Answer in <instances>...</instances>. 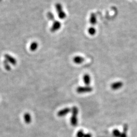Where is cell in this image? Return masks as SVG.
Returning <instances> with one entry per match:
<instances>
[{"instance_id": "18", "label": "cell", "mask_w": 137, "mask_h": 137, "mask_svg": "<svg viewBox=\"0 0 137 137\" xmlns=\"http://www.w3.org/2000/svg\"><path fill=\"white\" fill-rule=\"evenodd\" d=\"M84 134L82 130H80L77 133V137H84Z\"/></svg>"}, {"instance_id": "13", "label": "cell", "mask_w": 137, "mask_h": 137, "mask_svg": "<svg viewBox=\"0 0 137 137\" xmlns=\"http://www.w3.org/2000/svg\"><path fill=\"white\" fill-rule=\"evenodd\" d=\"M47 17L49 20H50L53 22L55 20L54 15L51 12H48L47 13Z\"/></svg>"}, {"instance_id": "20", "label": "cell", "mask_w": 137, "mask_h": 137, "mask_svg": "<svg viewBox=\"0 0 137 137\" xmlns=\"http://www.w3.org/2000/svg\"><path fill=\"white\" fill-rule=\"evenodd\" d=\"M2 1V0H0V2H1Z\"/></svg>"}, {"instance_id": "16", "label": "cell", "mask_w": 137, "mask_h": 137, "mask_svg": "<svg viewBox=\"0 0 137 137\" xmlns=\"http://www.w3.org/2000/svg\"><path fill=\"white\" fill-rule=\"evenodd\" d=\"M113 135L115 137H120V135H121V133L120 132V131L118 129H115L113 131Z\"/></svg>"}, {"instance_id": "6", "label": "cell", "mask_w": 137, "mask_h": 137, "mask_svg": "<svg viewBox=\"0 0 137 137\" xmlns=\"http://www.w3.org/2000/svg\"><path fill=\"white\" fill-rule=\"evenodd\" d=\"M71 111V110L69 108H66L63 109L58 112L57 116L58 117H64L69 113Z\"/></svg>"}, {"instance_id": "1", "label": "cell", "mask_w": 137, "mask_h": 137, "mask_svg": "<svg viewBox=\"0 0 137 137\" xmlns=\"http://www.w3.org/2000/svg\"><path fill=\"white\" fill-rule=\"evenodd\" d=\"M78 114V109L76 106H74L72 108V116L71 117V124L73 126H77L78 118L77 116Z\"/></svg>"}, {"instance_id": "19", "label": "cell", "mask_w": 137, "mask_h": 137, "mask_svg": "<svg viewBox=\"0 0 137 137\" xmlns=\"http://www.w3.org/2000/svg\"><path fill=\"white\" fill-rule=\"evenodd\" d=\"M84 137H92V135L90 133H87V134H85Z\"/></svg>"}, {"instance_id": "12", "label": "cell", "mask_w": 137, "mask_h": 137, "mask_svg": "<svg viewBox=\"0 0 137 137\" xmlns=\"http://www.w3.org/2000/svg\"><path fill=\"white\" fill-rule=\"evenodd\" d=\"M38 43L37 42H32L30 46V50L34 52L35 51L37 50V49L38 48Z\"/></svg>"}, {"instance_id": "5", "label": "cell", "mask_w": 137, "mask_h": 137, "mask_svg": "<svg viewBox=\"0 0 137 137\" xmlns=\"http://www.w3.org/2000/svg\"><path fill=\"white\" fill-rule=\"evenodd\" d=\"M4 57L5 59L9 63H10L13 65H16L17 64V60L16 59L11 56L8 54H5L4 55Z\"/></svg>"}, {"instance_id": "10", "label": "cell", "mask_w": 137, "mask_h": 137, "mask_svg": "<svg viewBox=\"0 0 137 137\" xmlns=\"http://www.w3.org/2000/svg\"><path fill=\"white\" fill-rule=\"evenodd\" d=\"M90 22L91 23V25H95L97 23V16L94 13H91L90 16Z\"/></svg>"}, {"instance_id": "2", "label": "cell", "mask_w": 137, "mask_h": 137, "mask_svg": "<svg viewBox=\"0 0 137 137\" xmlns=\"http://www.w3.org/2000/svg\"><path fill=\"white\" fill-rule=\"evenodd\" d=\"M55 8L56 11L57 12L58 18L60 19H65L67 17V15L66 12L63 10V8L61 4L59 3H56L55 4Z\"/></svg>"}, {"instance_id": "8", "label": "cell", "mask_w": 137, "mask_h": 137, "mask_svg": "<svg viewBox=\"0 0 137 137\" xmlns=\"http://www.w3.org/2000/svg\"><path fill=\"white\" fill-rule=\"evenodd\" d=\"M84 61V58L81 56H76L73 58V61L76 64H81Z\"/></svg>"}, {"instance_id": "7", "label": "cell", "mask_w": 137, "mask_h": 137, "mask_svg": "<svg viewBox=\"0 0 137 137\" xmlns=\"http://www.w3.org/2000/svg\"><path fill=\"white\" fill-rule=\"evenodd\" d=\"M123 85H124L123 83L121 81L116 82L111 84V87L113 90H117L121 88L123 86Z\"/></svg>"}, {"instance_id": "3", "label": "cell", "mask_w": 137, "mask_h": 137, "mask_svg": "<svg viewBox=\"0 0 137 137\" xmlns=\"http://www.w3.org/2000/svg\"><path fill=\"white\" fill-rule=\"evenodd\" d=\"M61 23L58 20H54L53 23L51 27L50 28V31L51 33H55L61 28Z\"/></svg>"}, {"instance_id": "11", "label": "cell", "mask_w": 137, "mask_h": 137, "mask_svg": "<svg viewBox=\"0 0 137 137\" xmlns=\"http://www.w3.org/2000/svg\"><path fill=\"white\" fill-rule=\"evenodd\" d=\"M24 120L26 124H30L31 122L32 118L29 113H25L24 114Z\"/></svg>"}, {"instance_id": "15", "label": "cell", "mask_w": 137, "mask_h": 137, "mask_svg": "<svg viewBox=\"0 0 137 137\" xmlns=\"http://www.w3.org/2000/svg\"><path fill=\"white\" fill-rule=\"evenodd\" d=\"M88 33H89V34L90 35H91V36H93L96 33V30L92 26V27H91L88 29Z\"/></svg>"}, {"instance_id": "17", "label": "cell", "mask_w": 137, "mask_h": 137, "mask_svg": "<svg viewBox=\"0 0 137 137\" xmlns=\"http://www.w3.org/2000/svg\"><path fill=\"white\" fill-rule=\"evenodd\" d=\"M127 127L126 126H125L124 129V132L123 133H121V135L120 137H126V131H127Z\"/></svg>"}, {"instance_id": "14", "label": "cell", "mask_w": 137, "mask_h": 137, "mask_svg": "<svg viewBox=\"0 0 137 137\" xmlns=\"http://www.w3.org/2000/svg\"><path fill=\"white\" fill-rule=\"evenodd\" d=\"M3 65H4V68H5L7 70V71H10L11 70V67L9 65V63L5 59L3 61Z\"/></svg>"}, {"instance_id": "4", "label": "cell", "mask_w": 137, "mask_h": 137, "mask_svg": "<svg viewBox=\"0 0 137 137\" xmlns=\"http://www.w3.org/2000/svg\"><path fill=\"white\" fill-rule=\"evenodd\" d=\"M93 88L89 86H79L77 87L76 91L79 93H87L91 92L92 91Z\"/></svg>"}, {"instance_id": "9", "label": "cell", "mask_w": 137, "mask_h": 137, "mask_svg": "<svg viewBox=\"0 0 137 137\" xmlns=\"http://www.w3.org/2000/svg\"><path fill=\"white\" fill-rule=\"evenodd\" d=\"M83 80L84 84L86 86H88L90 84L91 79V77L88 74H86L84 75V76L83 77Z\"/></svg>"}]
</instances>
